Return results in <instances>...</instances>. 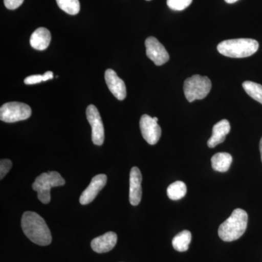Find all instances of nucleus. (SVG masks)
<instances>
[{
	"mask_svg": "<svg viewBox=\"0 0 262 262\" xmlns=\"http://www.w3.org/2000/svg\"><path fill=\"white\" fill-rule=\"evenodd\" d=\"M192 3V0H167V5L169 8L177 11L186 9Z\"/></svg>",
	"mask_w": 262,
	"mask_h": 262,
	"instance_id": "21",
	"label": "nucleus"
},
{
	"mask_svg": "<svg viewBox=\"0 0 262 262\" xmlns=\"http://www.w3.org/2000/svg\"><path fill=\"white\" fill-rule=\"evenodd\" d=\"M140 129L143 138L150 145H155L161 137V127L153 117L142 115L140 120Z\"/></svg>",
	"mask_w": 262,
	"mask_h": 262,
	"instance_id": "8",
	"label": "nucleus"
},
{
	"mask_svg": "<svg viewBox=\"0 0 262 262\" xmlns=\"http://www.w3.org/2000/svg\"><path fill=\"white\" fill-rule=\"evenodd\" d=\"M65 183L61 174L56 171H49L37 177L32 184V188L37 192L38 200L43 204H48L51 200V188L64 185Z\"/></svg>",
	"mask_w": 262,
	"mask_h": 262,
	"instance_id": "4",
	"label": "nucleus"
},
{
	"mask_svg": "<svg viewBox=\"0 0 262 262\" xmlns=\"http://www.w3.org/2000/svg\"><path fill=\"white\" fill-rule=\"evenodd\" d=\"M146 1H150V0H146Z\"/></svg>",
	"mask_w": 262,
	"mask_h": 262,
	"instance_id": "28",
	"label": "nucleus"
},
{
	"mask_svg": "<svg viewBox=\"0 0 262 262\" xmlns=\"http://www.w3.org/2000/svg\"><path fill=\"white\" fill-rule=\"evenodd\" d=\"M53 77H54V75H53V72H51V71H48V72H46V73L42 75V80L44 82H46V81L52 80Z\"/></svg>",
	"mask_w": 262,
	"mask_h": 262,
	"instance_id": "25",
	"label": "nucleus"
},
{
	"mask_svg": "<svg viewBox=\"0 0 262 262\" xmlns=\"http://www.w3.org/2000/svg\"><path fill=\"white\" fill-rule=\"evenodd\" d=\"M243 88L248 96L262 104L261 84L251 82V81H246L243 83Z\"/></svg>",
	"mask_w": 262,
	"mask_h": 262,
	"instance_id": "19",
	"label": "nucleus"
},
{
	"mask_svg": "<svg viewBox=\"0 0 262 262\" xmlns=\"http://www.w3.org/2000/svg\"><path fill=\"white\" fill-rule=\"evenodd\" d=\"M232 163V155L227 152L216 153L211 158L212 168L215 171L222 173L227 172L230 168Z\"/></svg>",
	"mask_w": 262,
	"mask_h": 262,
	"instance_id": "16",
	"label": "nucleus"
},
{
	"mask_svg": "<svg viewBox=\"0 0 262 262\" xmlns=\"http://www.w3.org/2000/svg\"><path fill=\"white\" fill-rule=\"evenodd\" d=\"M86 116L92 127V141L96 145L101 146L104 141V127L98 108L91 104L86 110Z\"/></svg>",
	"mask_w": 262,
	"mask_h": 262,
	"instance_id": "7",
	"label": "nucleus"
},
{
	"mask_svg": "<svg viewBox=\"0 0 262 262\" xmlns=\"http://www.w3.org/2000/svg\"><path fill=\"white\" fill-rule=\"evenodd\" d=\"M187 194V186L181 181L173 182L167 189V194L170 200L179 201Z\"/></svg>",
	"mask_w": 262,
	"mask_h": 262,
	"instance_id": "18",
	"label": "nucleus"
},
{
	"mask_svg": "<svg viewBox=\"0 0 262 262\" xmlns=\"http://www.w3.org/2000/svg\"><path fill=\"white\" fill-rule=\"evenodd\" d=\"M12 161L8 159H3L0 161V179H3L12 168Z\"/></svg>",
	"mask_w": 262,
	"mask_h": 262,
	"instance_id": "22",
	"label": "nucleus"
},
{
	"mask_svg": "<svg viewBox=\"0 0 262 262\" xmlns=\"http://www.w3.org/2000/svg\"><path fill=\"white\" fill-rule=\"evenodd\" d=\"M42 81V75H31L29 76V77H27V78L24 80V83L26 84H34L40 83Z\"/></svg>",
	"mask_w": 262,
	"mask_h": 262,
	"instance_id": "24",
	"label": "nucleus"
},
{
	"mask_svg": "<svg viewBox=\"0 0 262 262\" xmlns=\"http://www.w3.org/2000/svg\"><path fill=\"white\" fill-rule=\"evenodd\" d=\"M258 49V42L252 39H227L217 46V50L221 54L235 58L252 56Z\"/></svg>",
	"mask_w": 262,
	"mask_h": 262,
	"instance_id": "3",
	"label": "nucleus"
},
{
	"mask_svg": "<svg viewBox=\"0 0 262 262\" xmlns=\"http://www.w3.org/2000/svg\"><path fill=\"white\" fill-rule=\"evenodd\" d=\"M211 89V81L208 77L195 75L184 81V95L189 102L203 99Z\"/></svg>",
	"mask_w": 262,
	"mask_h": 262,
	"instance_id": "5",
	"label": "nucleus"
},
{
	"mask_svg": "<svg viewBox=\"0 0 262 262\" xmlns=\"http://www.w3.org/2000/svg\"><path fill=\"white\" fill-rule=\"evenodd\" d=\"M107 182V177L105 174H98L94 177L81 194L80 203L81 205H88L94 201L100 191L105 187Z\"/></svg>",
	"mask_w": 262,
	"mask_h": 262,
	"instance_id": "10",
	"label": "nucleus"
},
{
	"mask_svg": "<svg viewBox=\"0 0 262 262\" xmlns=\"http://www.w3.org/2000/svg\"><path fill=\"white\" fill-rule=\"evenodd\" d=\"M142 175L140 170L137 167H134L130 173V192H129V200L132 206H138L141 201L142 196Z\"/></svg>",
	"mask_w": 262,
	"mask_h": 262,
	"instance_id": "12",
	"label": "nucleus"
},
{
	"mask_svg": "<svg viewBox=\"0 0 262 262\" xmlns=\"http://www.w3.org/2000/svg\"><path fill=\"white\" fill-rule=\"evenodd\" d=\"M24 0H4L5 7L9 10H15L23 4Z\"/></svg>",
	"mask_w": 262,
	"mask_h": 262,
	"instance_id": "23",
	"label": "nucleus"
},
{
	"mask_svg": "<svg viewBox=\"0 0 262 262\" xmlns=\"http://www.w3.org/2000/svg\"><path fill=\"white\" fill-rule=\"evenodd\" d=\"M51 41V34L44 27L38 28L32 33L30 38V45L34 49L44 51L47 49Z\"/></svg>",
	"mask_w": 262,
	"mask_h": 262,
	"instance_id": "15",
	"label": "nucleus"
},
{
	"mask_svg": "<svg viewBox=\"0 0 262 262\" xmlns=\"http://www.w3.org/2000/svg\"><path fill=\"white\" fill-rule=\"evenodd\" d=\"M146 56L156 66L163 65L168 61L169 54L166 49L154 37H149L145 41Z\"/></svg>",
	"mask_w": 262,
	"mask_h": 262,
	"instance_id": "9",
	"label": "nucleus"
},
{
	"mask_svg": "<svg viewBox=\"0 0 262 262\" xmlns=\"http://www.w3.org/2000/svg\"><path fill=\"white\" fill-rule=\"evenodd\" d=\"M58 7L65 13L75 15L79 13L80 10V4L79 0H56Z\"/></svg>",
	"mask_w": 262,
	"mask_h": 262,
	"instance_id": "20",
	"label": "nucleus"
},
{
	"mask_svg": "<svg viewBox=\"0 0 262 262\" xmlns=\"http://www.w3.org/2000/svg\"><path fill=\"white\" fill-rule=\"evenodd\" d=\"M31 115L32 108L24 103H6L0 108V120L5 122L21 121L29 118Z\"/></svg>",
	"mask_w": 262,
	"mask_h": 262,
	"instance_id": "6",
	"label": "nucleus"
},
{
	"mask_svg": "<svg viewBox=\"0 0 262 262\" xmlns=\"http://www.w3.org/2000/svg\"><path fill=\"white\" fill-rule=\"evenodd\" d=\"M237 1H238V0H225L226 3H228V4H232V3H236Z\"/></svg>",
	"mask_w": 262,
	"mask_h": 262,
	"instance_id": "26",
	"label": "nucleus"
},
{
	"mask_svg": "<svg viewBox=\"0 0 262 262\" xmlns=\"http://www.w3.org/2000/svg\"><path fill=\"white\" fill-rule=\"evenodd\" d=\"M230 124L227 120H222L213 125L211 137L208 141V146L214 148L225 141L226 136L230 132Z\"/></svg>",
	"mask_w": 262,
	"mask_h": 262,
	"instance_id": "14",
	"label": "nucleus"
},
{
	"mask_svg": "<svg viewBox=\"0 0 262 262\" xmlns=\"http://www.w3.org/2000/svg\"><path fill=\"white\" fill-rule=\"evenodd\" d=\"M248 220L246 211L241 208L234 209L230 216L219 227L220 238L225 242L238 239L247 229Z\"/></svg>",
	"mask_w": 262,
	"mask_h": 262,
	"instance_id": "2",
	"label": "nucleus"
},
{
	"mask_svg": "<svg viewBox=\"0 0 262 262\" xmlns=\"http://www.w3.org/2000/svg\"><path fill=\"white\" fill-rule=\"evenodd\" d=\"M117 235L113 232H108L96 237L91 242V248L98 253H107L116 246Z\"/></svg>",
	"mask_w": 262,
	"mask_h": 262,
	"instance_id": "13",
	"label": "nucleus"
},
{
	"mask_svg": "<svg viewBox=\"0 0 262 262\" xmlns=\"http://www.w3.org/2000/svg\"><path fill=\"white\" fill-rule=\"evenodd\" d=\"M21 227L24 233L34 244L41 246L51 244L52 236L49 227L44 219L35 212L27 211L24 213Z\"/></svg>",
	"mask_w": 262,
	"mask_h": 262,
	"instance_id": "1",
	"label": "nucleus"
},
{
	"mask_svg": "<svg viewBox=\"0 0 262 262\" xmlns=\"http://www.w3.org/2000/svg\"><path fill=\"white\" fill-rule=\"evenodd\" d=\"M192 241V234L189 231L184 230L179 232L172 241V245L176 251L184 252L189 249V244Z\"/></svg>",
	"mask_w": 262,
	"mask_h": 262,
	"instance_id": "17",
	"label": "nucleus"
},
{
	"mask_svg": "<svg viewBox=\"0 0 262 262\" xmlns=\"http://www.w3.org/2000/svg\"><path fill=\"white\" fill-rule=\"evenodd\" d=\"M105 81L107 84L108 89L120 101L126 98V86L124 81L120 79L116 72L111 69H108L105 72Z\"/></svg>",
	"mask_w": 262,
	"mask_h": 262,
	"instance_id": "11",
	"label": "nucleus"
},
{
	"mask_svg": "<svg viewBox=\"0 0 262 262\" xmlns=\"http://www.w3.org/2000/svg\"><path fill=\"white\" fill-rule=\"evenodd\" d=\"M259 149H260V153H261V162H262V137L261 139V141H260Z\"/></svg>",
	"mask_w": 262,
	"mask_h": 262,
	"instance_id": "27",
	"label": "nucleus"
}]
</instances>
